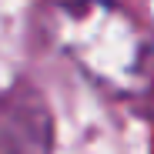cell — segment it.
<instances>
[{
  "label": "cell",
  "instance_id": "obj_2",
  "mask_svg": "<svg viewBox=\"0 0 154 154\" xmlns=\"http://www.w3.org/2000/svg\"><path fill=\"white\" fill-rule=\"evenodd\" d=\"M0 154H54V114L27 81L0 91Z\"/></svg>",
  "mask_w": 154,
  "mask_h": 154
},
{
  "label": "cell",
  "instance_id": "obj_3",
  "mask_svg": "<svg viewBox=\"0 0 154 154\" xmlns=\"http://www.w3.org/2000/svg\"><path fill=\"white\" fill-rule=\"evenodd\" d=\"M151 154H154V151H151Z\"/></svg>",
  "mask_w": 154,
  "mask_h": 154
},
{
  "label": "cell",
  "instance_id": "obj_1",
  "mask_svg": "<svg viewBox=\"0 0 154 154\" xmlns=\"http://www.w3.org/2000/svg\"><path fill=\"white\" fill-rule=\"evenodd\" d=\"M47 34L87 81L114 97H134L147 84L151 40L114 0H57L47 10Z\"/></svg>",
  "mask_w": 154,
  "mask_h": 154
}]
</instances>
